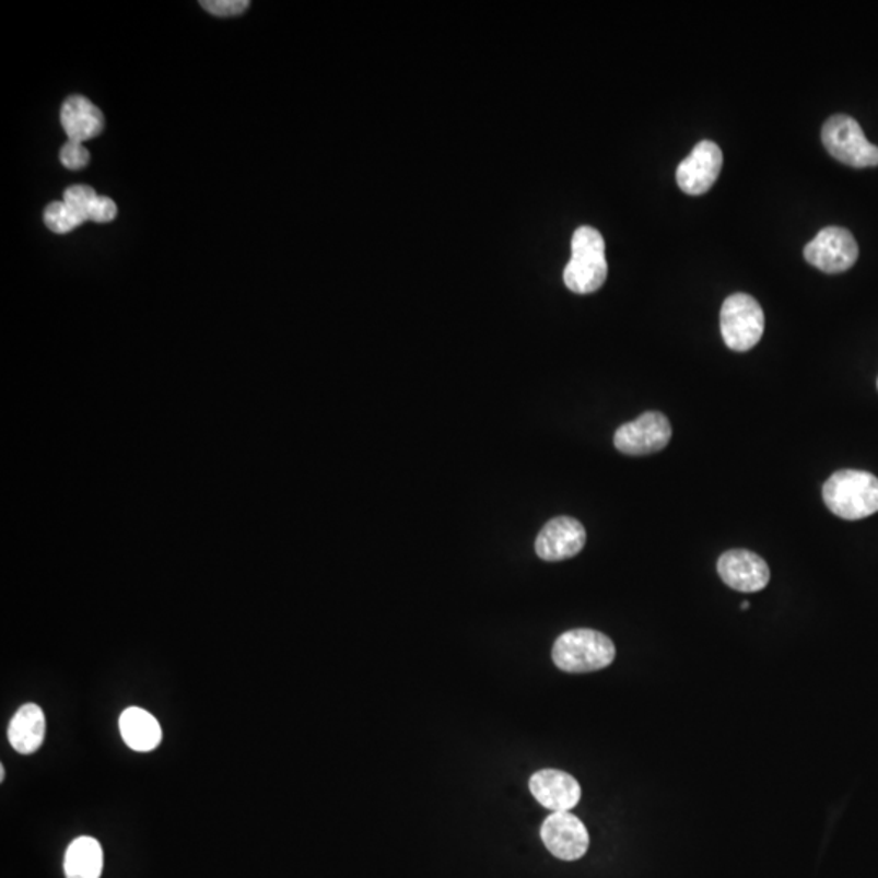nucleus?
<instances>
[{
	"instance_id": "f257e3e1",
	"label": "nucleus",
	"mask_w": 878,
	"mask_h": 878,
	"mask_svg": "<svg viewBox=\"0 0 878 878\" xmlns=\"http://www.w3.org/2000/svg\"><path fill=\"white\" fill-rule=\"evenodd\" d=\"M823 502L834 516L864 519L878 513V479L866 470H840L824 482Z\"/></svg>"
},
{
	"instance_id": "f03ea898",
	"label": "nucleus",
	"mask_w": 878,
	"mask_h": 878,
	"mask_svg": "<svg viewBox=\"0 0 878 878\" xmlns=\"http://www.w3.org/2000/svg\"><path fill=\"white\" fill-rule=\"evenodd\" d=\"M607 273L609 266L602 235L593 226H580L574 232L571 260L563 272L565 285L577 295H589L604 285Z\"/></svg>"
},
{
	"instance_id": "7ed1b4c3",
	"label": "nucleus",
	"mask_w": 878,
	"mask_h": 878,
	"mask_svg": "<svg viewBox=\"0 0 878 878\" xmlns=\"http://www.w3.org/2000/svg\"><path fill=\"white\" fill-rule=\"evenodd\" d=\"M616 644L596 630H571L553 644V663L570 674L596 672L606 669L616 659Z\"/></svg>"
},
{
	"instance_id": "20e7f679",
	"label": "nucleus",
	"mask_w": 878,
	"mask_h": 878,
	"mask_svg": "<svg viewBox=\"0 0 878 878\" xmlns=\"http://www.w3.org/2000/svg\"><path fill=\"white\" fill-rule=\"evenodd\" d=\"M824 149L838 162L853 168L878 166V147L867 140L863 127L846 115L831 116L821 129Z\"/></svg>"
},
{
	"instance_id": "39448f33",
	"label": "nucleus",
	"mask_w": 878,
	"mask_h": 878,
	"mask_svg": "<svg viewBox=\"0 0 878 878\" xmlns=\"http://www.w3.org/2000/svg\"><path fill=\"white\" fill-rule=\"evenodd\" d=\"M764 330V313L760 303L747 293H736L724 302L721 309V333L730 350H752Z\"/></svg>"
},
{
	"instance_id": "423d86ee",
	"label": "nucleus",
	"mask_w": 878,
	"mask_h": 878,
	"mask_svg": "<svg viewBox=\"0 0 878 878\" xmlns=\"http://www.w3.org/2000/svg\"><path fill=\"white\" fill-rule=\"evenodd\" d=\"M804 257L821 272L841 273L859 259V246L850 230L827 226L806 246Z\"/></svg>"
},
{
	"instance_id": "0eeeda50",
	"label": "nucleus",
	"mask_w": 878,
	"mask_h": 878,
	"mask_svg": "<svg viewBox=\"0 0 878 878\" xmlns=\"http://www.w3.org/2000/svg\"><path fill=\"white\" fill-rule=\"evenodd\" d=\"M672 438L669 419L660 412H646L620 426L613 436V444L620 453L628 456H646L663 450Z\"/></svg>"
},
{
	"instance_id": "6e6552de",
	"label": "nucleus",
	"mask_w": 878,
	"mask_h": 878,
	"mask_svg": "<svg viewBox=\"0 0 878 878\" xmlns=\"http://www.w3.org/2000/svg\"><path fill=\"white\" fill-rule=\"evenodd\" d=\"M547 850L562 861H577L589 850V833L583 821L570 812H553L540 828Z\"/></svg>"
},
{
	"instance_id": "1a4fd4ad",
	"label": "nucleus",
	"mask_w": 878,
	"mask_h": 878,
	"mask_svg": "<svg viewBox=\"0 0 878 878\" xmlns=\"http://www.w3.org/2000/svg\"><path fill=\"white\" fill-rule=\"evenodd\" d=\"M723 152L717 143L703 140L694 147L677 169V183L683 192L701 196L713 188L723 169Z\"/></svg>"
},
{
	"instance_id": "9d476101",
	"label": "nucleus",
	"mask_w": 878,
	"mask_h": 878,
	"mask_svg": "<svg viewBox=\"0 0 878 878\" xmlns=\"http://www.w3.org/2000/svg\"><path fill=\"white\" fill-rule=\"evenodd\" d=\"M586 546V529L574 517L560 516L549 520L536 539V553L546 562L573 559Z\"/></svg>"
},
{
	"instance_id": "9b49d317",
	"label": "nucleus",
	"mask_w": 878,
	"mask_h": 878,
	"mask_svg": "<svg viewBox=\"0 0 878 878\" xmlns=\"http://www.w3.org/2000/svg\"><path fill=\"white\" fill-rule=\"evenodd\" d=\"M721 580L739 593H758L770 583V567L749 550H729L717 560Z\"/></svg>"
},
{
	"instance_id": "f8f14e48",
	"label": "nucleus",
	"mask_w": 878,
	"mask_h": 878,
	"mask_svg": "<svg viewBox=\"0 0 878 878\" xmlns=\"http://www.w3.org/2000/svg\"><path fill=\"white\" fill-rule=\"evenodd\" d=\"M529 789L537 803L552 812H570L581 800L580 783L565 771H537L530 777Z\"/></svg>"
},
{
	"instance_id": "ddd939ff",
	"label": "nucleus",
	"mask_w": 878,
	"mask_h": 878,
	"mask_svg": "<svg viewBox=\"0 0 878 878\" xmlns=\"http://www.w3.org/2000/svg\"><path fill=\"white\" fill-rule=\"evenodd\" d=\"M45 737L46 717L42 707L35 703L19 707L9 726V742L13 750L22 754L38 752Z\"/></svg>"
},
{
	"instance_id": "4468645a",
	"label": "nucleus",
	"mask_w": 878,
	"mask_h": 878,
	"mask_svg": "<svg viewBox=\"0 0 878 878\" xmlns=\"http://www.w3.org/2000/svg\"><path fill=\"white\" fill-rule=\"evenodd\" d=\"M61 122L69 140L83 143L102 133L105 118L85 96H70L63 102Z\"/></svg>"
},
{
	"instance_id": "2eb2a0df",
	"label": "nucleus",
	"mask_w": 878,
	"mask_h": 878,
	"mask_svg": "<svg viewBox=\"0 0 878 878\" xmlns=\"http://www.w3.org/2000/svg\"><path fill=\"white\" fill-rule=\"evenodd\" d=\"M122 740L136 752H152L162 742V726L149 711L127 707L119 719Z\"/></svg>"
},
{
	"instance_id": "dca6fc26",
	"label": "nucleus",
	"mask_w": 878,
	"mask_h": 878,
	"mask_svg": "<svg viewBox=\"0 0 878 878\" xmlns=\"http://www.w3.org/2000/svg\"><path fill=\"white\" fill-rule=\"evenodd\" d=\"M67 878H99L103 873V850L95 838L80 836L67 847L63 857Z\"/></svg>"
},
{
	"instance_id": "f3484780",
	"label": "nucleus",
	"mask_w": 878,
	"mask_h": 878,
	"mask_svg": "<svg viewBox=\"0 0 878 878\" xmlns=\"http://www.w3.org/2000/svg\"><path fill=\"white\" fill-rule=\"evenodd\" d=\"M85 216L79 215V213L73 212L66 202H52L46 207L45 210V223L51 232L59 233V235H63V233L72 232L73 229L77 226L82 225L85 223Z\"/></svg>"
},
{
	"instance_id": "a211bd4d",
	"label": "nucleus",
	"mask_w": 878,
	"mask_h": 878,
	"mask_svg": "<svg viewBox=\"0 0 878 878\" xmlns=\"http://www.w3.org/2000/svg\"><path fill=\"white\" fill-rule=\"evenodd\" d=\"M96 197L98 196H96L95 190L90 188V186H72V188L67 189L66 194H63V202H66L73 212L89 220L90 209H92Z\"/></svg>"
},
{
	"instance_id": "6ab92c4d",
	"label": "nucleus",
	"mask_w": 878,
	"mask_h": 878,
	"mask_svg": "<svg viewBox=\"0 0 878 878\" xmlns=\"http://www.w3.org/2000/svg\"><path fill=\"white\" fill-rule=\"evenodd\" d=\"M200 5L215 16H236L242 15L251 2L249 0H203Z\"/></svg>"
},
{
	"instance_id": "aec40b11",
	"label": "nucleus",
	"mask_w": 878,
	"mask_h": 878,
	"mask_svg": "<svg viewBox=\"0 0 878 878\" xmlns=\"http://www.w3.org/2000/svg\"><path fill=\"white\" fill-rule=\"evenodd\" d=\"M89 150L83 147V143L73 142L69 140L61 150V162L67 169H82L89 165Z\"/></svg>"
},
{
	"instance_id": "412c9836",
	"label": "nucleus",
	"mask_w": 878,
	"mask_h": 878,
	"mask_svg": "<svg viewBox=\"0 0 878 878\" xmlns=\"http://www.w3.org/2000/svg\"><path fill=\"white\" fill-rule=\"evenodd\" d=\"M116 215H118L116 203L109 197L98 196L93 202L92 209H90L89 220H93L96 223H108L113 222Z\"/></svg>"
},
{
	"instance_id": "4be33fe9",
	"label": "nucleus",
	"mask_w": 878,
	"mask_h": 878,
	"mask_svg": "<svg viewBox=\"0 0 878 878\" xmlns=\"http://www.w3.org/2000/svg\"><path fill=\"white\" fill-rule=\"evenodd\" d=\"M5 780V768L0 766V781Z\"/></svg>"
},
{
	"instance_id": "5701e85b",
	"label": "nucleus",
	"mask_w": 878,
	"mask_h": 878,
	"mask_svg": "<svg viewBox=\"0 0 878 878\" xmlns=\"http://www.w3.org/2000/svg\"><path fill=\"white\" fill-rule=\"evenodd\" d=\"M749 606H750V604H749V602H744V604H742V610H747V609H749Z\"/></svg>"
}]
</instances>
